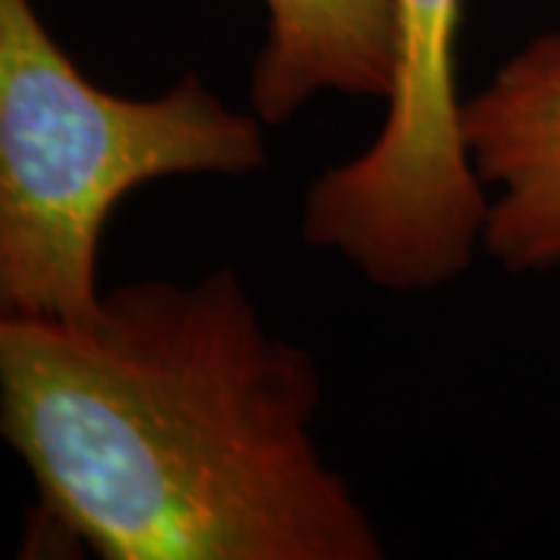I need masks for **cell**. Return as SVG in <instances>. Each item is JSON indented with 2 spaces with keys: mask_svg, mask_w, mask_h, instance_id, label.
<instances>
[{
  "mask_svg": "<svg viewBox=\"0 0 560 560\" xmlns=\"http://www.w3.org/2000/svg\"><path fill=\"white\" fill-rule=\"evenodd\" d=\"M460 135L482 187V246L511 271L560 265V32L529 40L477 97Z\"/></svg>",
  "mask_w": 560,
  "mask_h": 560,
  "instance_id": "obj_3",
  "label": "cell"
},
{
  "mask_svg": "<svg viewBox=\"0 0 560 560\" xmlns=\"http://www.w3.org/2000/svg\"><path fill=\"white\" fill-rule=\"evenodd\" d=\"M318 405L315 361L231 268L116 287L88 320L0 318V440L38 489L25 555L383 558L320 460Z\"/></svg>",
  "mask_w": 560,
  "mask_h": 560,
  "instance_id": "obj_1",
  "label": "cell"
},
{
  "mask_svg": "<svg viewBox=\"0 0 560 560\" xmlns=\"http://www.w3.org/2000/svg\"><path fill=\"white\" fill-rule=\"evenodd\" d=\"M259 168L261 119L197 75L160 97L109 94L32 0H0V318L88 320L103 300V231L131 190Z\"/></svg>",
  "mask_w": 560,
  "mask_h": 560,
  "instance_id": "obj_2",
  "label": "cell"
},
{
  "mask_svg": "<svg viewBox=\"0 0 560 560\" xmlns=\"http://www.w3.org/2000/svg\"><path fill=\"white\" fill-rule=\"evenodd\" d=\"M268 38L249 101L265 125H283L318 91L389 101L399 72L396 0H265Z\"/></svg>",
  "mask_w": 560,
  "mask_h": 560,
  "instance_id": "obj_4",
  "label": "cell"
}]
</instances>
